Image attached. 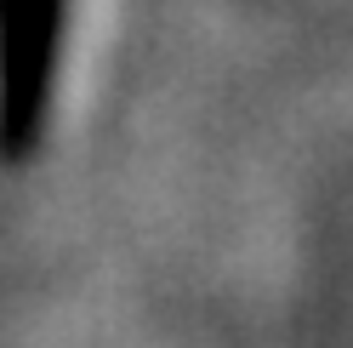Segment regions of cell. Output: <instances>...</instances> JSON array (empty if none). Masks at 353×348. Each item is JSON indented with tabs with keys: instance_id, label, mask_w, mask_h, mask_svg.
Wrapping results in <instances>:
<instances>
[{
	"instance_id": "obj_1",
	"label": "cell",
	"mask_w": 353,
	"mask_h": 348,
	"mask_svg": "<svg viewBox=\"0 0 353 348\" xmlns=\"http://www.w3.org/2000/svg\"><path fill=\"white\" fill-rule=\"evenodd\" d=\"M57 40L63 0H0V166H17L40 137Z\"/></svg>"
}]
</instances>
